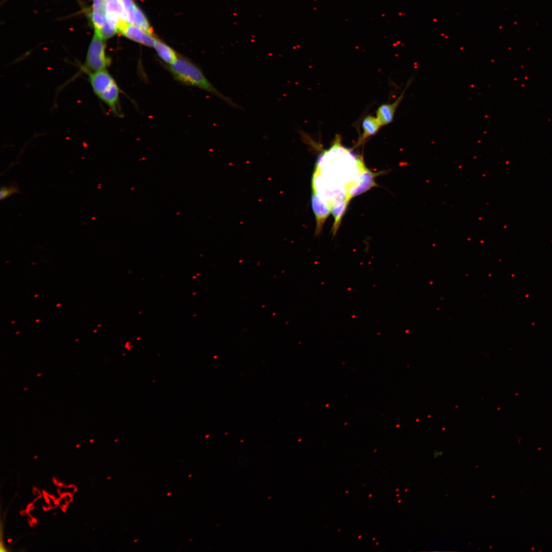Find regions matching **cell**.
I'll return each instance as SVG.
<instances>
[{
  "label": "cell",
  "instance_id": "1",
  "mask_svg": "<svg viewBox=\"0 0 552 552\" xmlns=\"http://www.w3.org/2000/svg\"><path fill=\"white\" fill-rule=\"evenodd\" d=\"M169 69L172 76L183 84L199 88L218 97L233 107H238L229 98L219 92L207 79L202 71L191 61L178 57L173 64L169 65Z\"/></svg>",
  "mask_w": 552,
  "mask_h": 552
},
{
  "label": "cell",
  "instance_id": "2",
  "mask_svg": "<svg viewBox=\"0 0 552 552\" xmlns=\"http://www.w3.org/2000/svg\"><path fill=\"white\" fill-rule=\"evenodd\" d=\"M94 94L105 103L112 112L120 117V88L113 77L106 70L87 73Z\"/></svg>",
  "mask_w": 552,
  "mask_h": 552
},
{
  "label": "cell",
  "instance_id": "3",
  "mask_svg": "<svg viewBox=\"0 0 552 552\" xmlns=\"http://www.w3.org/2000/svg\"><path fill=\"white\" fill-rule=\"evenodd\" d=\"M105 40L95 31L93 38L88 48L83 65V70L87 73L106 70L110 65V60L105 52Z\"/></svg>",
  "mask_w": 552,
  "mask_h": 552
},
{
  "label": "cell",
  "instance_id": "4",
  "mask_svg": "<svg viewBox=\"0 0 552 552\" xmlns=\"http://www.w3.org/2000/svg\"><path fill=\"white\" fill-rule=\"evenodd\" d=\"M117 28L118 32L133 41L147 47H153L154 45L156 39L135 25L126 21H120Z\"/></svg>",
  "mask_w": 552,
  "mask_h": 552
},
{
  "label": "cell",
  "instance_id": "5",
  "mask_svg": "<svg viewBox=\"0 0 552 552\" xmlns=\"http://www.w3.org/2000/svg\"><path fill=\"white\" fill-rule=\"evenodd\" d=\"M311 206L315 217L316 227L315 235L320 234L323 225L331 212V208L328 202L316 192L312 191Z\"/></svg>",
  "mask_w": 552,
  "mask_h": 552
},
{
  "label": "cell",
  "instance_id": "6",
  "mask_svg": "<svg viewBox=\"0 0 552 552\" xmlns=\"http://www.w3.org/2000/svg\"><path fill=\"white\" fill-rule=\"evenodd\" d=\"M376 174L368 169H364L361 174L360 180L351 185L348 191V196L350 199L363 192H366L376 186L375 177Z\"/></svg>",
  "mask_w": 552,
  "mask_h": 552
},
{
  "label": "cell",
  "instance_id": "7",
  "mask_svg": "<svg viewBox=\"0 0 552 552\" xmlns=\"http://www.w3.org/2000/svg\"><path fill=\"white\" fill-rule=\"evenodd\" d=\"M410 82L406 85L405 89L399 97L391 104H384L378 108L376 111L377 118L381 126H384L390 123L395 116L397 108L401 102L406 88L409 85Z\"/></svg>",
  "mask_w": 552,
  "mask_h": 552
},
{
  "label": "cell",
  "instance_id": "8",
  "mask_svg": "<svg viewBox=\"0 0 552 552\" xmlns=\"http://www.w3.org/2000/svg\"><path fill=\"white\" fill-rule=\"evenodd\" d=\"M106 19L118 23L120 21H128L126 14L120 0H106L105 3Z\"/></svg>",
  "mask_w": 552,
  "mask_h": 552
},
{
  "label": "cell",
  "instance_id": "9",
  "mask_svg": "<svg viewBox=\"0 0 552 552\" xmlns=\"http://www.w3.org/2000/svg\"><path fill=\"white\" fill-rule=\"evenodd\" d=\"M382 126L377 118L372 116H366L362 123V133L357 145H360L367 137L375 135Z\"/></svg>",
  "mask_w": 552,
  "mask_h": 552
},
{
  "label": "cell",
  "instance_id": "10",
  "mask_svg": "<svg viewBox=\"0 0 552 552\" xmlns=\"http://www.w3.org/2000/svg\"><path fill=\"white\" fill-rule=\"evenodd\" d=\"M153 47L160 58L169 65L173 64L178 58L176 52L160 40L156 39Z\"/></svg>",
  "mask_w": 552,
  "mask_h": 552
},
{
  "label": "cell",
  "instance_id": "11",
  "mask_svg": "<svg viewBox=\"0 0 552 552\" xmlns=\"http://www.w3.org/2000/svg\"><path fill=\"white\" fill-rule=\"evenodd\" d=\"M349 201L348 199H341L334 202L330 205L331 212L334 218V223L332 227L333 235H335L339 227Z\"/></svg>",
  "mask_w": 552,
  "mask_h": 552
},
{
  "label": "cell",
  "instance_id": "12",
  "mask_svg": "<svg viewBox=\"0 0 552 552\" xmlns=\"http://www.w3.org/2000/svg\"><path fill=\"white\" fill-rule=\"evenodd\" d=\"M133 23L141 29L149 34L153 35V29L150 25L146 16L142 11L135 5L133 14Z\"/></svg>",
  "mask_w": 552,
  "mask_h": 552
},
{
  "label": "cell",
  "instance_id": "13",
  "mask_svg": "<svg viewBox=\"0 0 552 552\" xmlns=\"http://www.w3.org/2000/svg\"><path fill=\"white\" fill-rule=\"evenodd\" d=\"M118 23L106 19L105 23L99 31H96L104 40L112 37L118 32Z\"/></svg>",
  "mask_w": 552,
  "mask_h": 552
},
{
  "label": "cell",
  "instance_id": "14",
  "mask_svg": "<svg viewBox=\"0 0 552 552\" xmlns=\"http://www.w3.org/2000/svg\"><path fill=\"white\" fill-rule=\"evenodd\" d=\"M19 187L16 182L14 183L13 182L9 186H3L1 187L0 190L1 200L5 199L14 194L19 193Z\"/></svg>",
  "mask_w": 552,
  "mask_h": 552
},
{
  "label": "cell",
  "instance_id": "15",
  "mask_svg": "<svg viewBox=\"0 0 552 552\" xmlns=\"http://www.w3.org/2000/svg\"><path fill=\"white\" fill-rule=\"evenodd\" d=\"M127 17L128 22L133 23V14L135 4L133 0H120Z\"/></svg>",
  "mask_w": 552,
  "mask_h": 552
},
{
  "label": "cell",
  "instance_id": "16",
  "mask_svg": "<svg viewBox=\"0 0 552 552\" xmlns=\"http://www.w3.org/2000/svg\"><path fill=\"white\" fill-rule=\"evenodd\" d=\"M90 18L94 25L95 30L99 31L101 29L106 21V17L97 13L91 12L90 14Z\"/></svg>",
  "mask_w": 552,
  "mask_h": 552
},
{
  "label": "cell",
  "instance_id": "17",
  "mask_svg": "<svg viewBox=\"0 0 552 552\" xmlns=\"http://www.w3.org/2000/svg\"><path fill=\"white\" fill-rule=\"evenodd\" d=\"M106 0H93L92 11L106 16Z\"/></svg>",
  "mask_w": 552,
  "mask_h": 552
}]
</instances>
